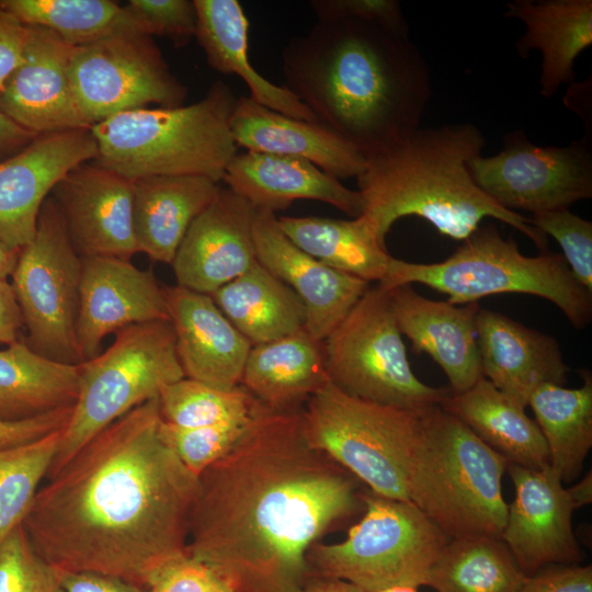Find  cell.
<instances>
[{
	"instance_id": "51",
	"label": "cell",
	"mask_w": 592,
	"mask_h": 592,
	"mask_svg": "<svg viewBox=\"0 0 592 592\" xmlns=\"http://www.w3.org/2000/svg\"><path fill=\"white\" fill-rule=\"evenodd\" d=\"M37 136L0 112V161L22 150Z\"/></svg>"
},
{
	"instance_id": "32",
	"label": "cell",
	"mask_w": 592,
	"mask_h": 592,
	"mask_svg": "<svg viewBox=\"0 0 592 592\" xmlns=\"http://www.w3.org/2000/svg\"><path fill=\"white\" fill-rule=\"evenodd\" d=\"M210 296L252 345L305 329L306 311L299 297L259 262Z\"/></svg>"
},
{
	"instance_id": "24",
	"label": "cell",
	"mask_w": 592,
	"mask_h": 592,
	"mask_svg": "<svg viewBox=\"0 0 592 592\" xmlns=\"http://www.w3.org/2000/svg\"><path fill=\"white\" fill-rule=\"evenodd\" d=\"M476 334L482 376L522 406L542 385L566 384L569 367L555 338L485 308Z\"/></svg>"
},
{
	"instance_id": "9",
	"label": "cell",
	"mask_w": 592,
	"mask_h": 592,
	"mask_svg": "<svg viewBox=\"0 0 592 592\" xmlns=\"http://www.w3.org/2000/svg\"><path fill=\"white\" fill-rule=\"evenodd\" d=\"M364 514L335 544L314 543L311 576L346 581L362 592L426 584L449 537L412 502L363 492Z\"/></svg>"
},
{
	"instance_id": "54",
	"label": "cell",
	"mask_w": 592,
	"mask_h": 592,
	"mask_svg": "<svg viewBox=\"0 0 592 592\" xmlns=\"http://www.w3.org/2000/svg\"><path fill=\"white\" fill-rule=\"evenodd\" d=\"M19 252L8 248L0 240V278L7 280L11 276L18 261Z\"/></svg>"
},
{
	"instance_id": "35",
	"label": "cell",
	"mask_w": 592,
	"mask_h": 592,
	"mask_svg": "<svg viewBox=\"0 0 592 592\" xmlns=\"http://www.w3.org/2000/svg\"><path fill=\"white\" fill-rule=\"evenodd\" d=\"M579 388L545 384L528 400L536 423L545 439L549 465L563 483L581 474L592 447V375L580 372Z\"/></svg>"
},
{
	"instance_id": "26",
	"label": "cell",
	"mask_w": 592,
	"mask_h": 592,
	"mask_svg": "<svg viewBox=\"0 0 592 592\" xmlns=\"http://www.w3.org/2000/svg\"><path fill=\"white\" fill-rule=\"evenodd\" d=\"M230 132L236 145L247 151L303 158L339 180L357 178L365 168V156L337 133L271 110L250 96L237 99Z\"/></svg>"
},
{
	"instance_id": "11",
	"label": "cell",
	"mask_w": 592,
	"mask_h": 592,
	"mask_svg": "<svg viewBox=\"0 0 592 592\" xmlns=\"http://www.w3.org/2000/svg\"><path fill=\"white\" fill-rule=\"evenodd\" d=\"M329 380L355 398L422 413L441 406L451 389L422 383L412 372L389 291L363 294L323 340Z\"/></svg>"
},
{
	"instance_id": "20",
	"label": "cell",
	"mask_w": 592,
	"mask_h": 592,
	"mask_svg": "<svg viewBox=\"0 0 592 592\" xmlns=\"http://www.w3.org/2000/svg\"><path fill=\"white\" fill-rule=\"evenodd\" d=\"M252 239L258 262L301 300L305 329L318 341L329 335L369 287L368 282L327 266L299 249L284 235L274 213L254 209Z\"/></svg>"
},
{
	"instance_id": "36",
	"label": "cell",
	"mask_w": 592,
	"mask_h": 592,
	"mask_svg": "<svg viewBox=\"0 0 592 592\" xmlns=\"http://www.w3.org/2000/svg\"><path fill=\"white\" fill-rule=\"evenodd\" d=\"M527 576L500 537L449 538L426 584L436 592H519Z\"/></svg>"
},
{
	"instance_id": "34",
	"label": "cell",
	"mask_w": 592,
	"mask_h": 592,
	"mask_svg": "<svg viewBox=\"0 0 592 592\" xmlns=\"http://www.w3.org/2000/svg\"><path fill=\"white\" fill-rule=\"evenodd\" d=\"M277 223L294 244L327 266L368 283H379L387 272L391 255L363 216H283Z\"/></svg>"
},
{
	"instance_id": "18",
	"label": "cell",
	"mask_w": 592,
	"mask_h": 592,
	"mask_svg": "<svg viewBox=\"0 0 592 592\" xmlns=\"http://www.w3.org/2000/svg\"><path fill=\"white\" fill-rule=\"evenodd\" d=\"M81 259L76 340L82 362L95 357L111 333L137 323L169 320L163 286L152 271L119 258Z\"/></svg>"
},
{
	"instance_id": "12",
	"label": "cell",
	"mask_w": 592,
	"mask_h": 592,
	"mask_svg": "<svg viewBox=\"0 0 592 592\" xmlns=\"http://www.w3.org/2000/svg\"><path fill=\"white\" fill-rule=\"evenodd\" d=\"M81 271L82 259L49 195L34 238L19 252L11 286L27 329V345L68 364L82 363L76 340Z\"/></svg>"
},
{
	"instance_id": "15",
	"label": "cell",
	"mask_w": 592,
	"mask_h": 592,
	"mask_svg": "<svg viewBox=\"0 0 592 592\" xmlns=\"http://www.w3.org/2000/svg\"><path fill=\"white\" fill-rule=\"evenodd\" d=\"M514 499L500 538L528 577L547 565H578L584 554L572 530L576 510L550 465L531 469L509 464Z\"/></svg>"
},
{
	"instance_id": "53",
	"label": "cell",
	"mask_w": 592,
	"mask_h": 592,
	"mask_svg": "<svg viewBox=\"0 0 592 592\" xmlns=\"http://www.w3.org/2000/svg\"><path fill=\"white\" fill-rule=\"evenodd\" d=\"M574 509L582 508L592 502V474L589 471L580 481L567 488Z\"/></svg>"
},
{
	"instance_id": "3",
	"label": "cell",
	"mask_w": 592,
	"mask_h": 592,
	"mask_svg": "<svg viewBox=\"0 0 592 592\" xmlns=\"http://www.w3.org/2000/svg\"><path fill=\"white\" fill-rule=\"evenodd\" d=\"M282 69L283 86L316 121L365 157L415 132L432 94L409 35L374 21L318 20L287 42Z\"/></svg>"
},
{
	"instance_id": "33",
	"label": "cell",
	"mask_w": 592,
	"mask_h": 592,
	"mask_svg": "<svg viewBox=\"0 0 592 592\" xmlns=\"http://www.w3.org/2000/svg\"><path fill=\"white\" fill-rule=\"evenodd\" d=\"M79 364L41 355L25 341L0 350V420H22L73 407Z\"/></svg>"
},
{
	"instance_id": "37",
	"label": "cell",
	"mask_w": 592,
	"mask_h": 592,
	"mask_svg": "<svg viewBox=\"0 0 592 592\" xmlns=\"http://www.w3.org/2000/svg\"><path fill=\"white\" fill-rule=\"evenodd\" d=\"M0 4L24 25L46 29L71 47L143 33L126 7L111 0H0Z\"/></svg>"
},
{
	"instance_id": "43",
	"label": "cell",
	"mask_w": 592,
	"mask_h": 592,
	"mask_svg": "<svg viewBox=\"0 0 592 592\" xmlns=\"http://www.w3.org/2000/svg\"><path fill=\"white\" fill-rule=\"evenodd\" d=\"M125 7L146 35L167 37L177 47L195 37L197 14L193 0H129Z\"/></svg>"
},
{
	"instance_id": "22",
	"label": "cell",
	"mask_w": 592,
	"mask_h": 592,
	"mask_svg": "<svg viewBox=\"0 0 592 592\" xmlns=\"http://www.w3.org/2000/svg\"><path fill=\"white\" fill-rule=\"evenodd\" d=\"M177 354L185 377L220 389L240 385L252 346L210 295L163 286Z\"/></svg>"
},
{
	"instance_id": "14",
	"label": "cell",
	"mask_w": 592,
	"mask_h": 592,
	"mask_svg": "<svg viewBox=\"0 0 592 592\" xmlns=\"http://www.w3.org/2000/svg\"><path fill=\"white\" fill-rule=\"evenodd\" d=\"M475 183L492 200L532 214L569 208L592 197V153L585 140L538 146L515 129L500 152L469 162Z\"/></svg>"
},
{
	"instance_id": "7",
	"label": "cell",
	"mask_w": 592,
	"mask_h": 592,
	"mask_svg": "<svg viewBox=\"0 0 592 592\" xmlns=\"http://www.w3.org/2000/svg\"><path fill=\"white\" fill-rule=\"evenodd\" d=\"M413 283L448 295L447 301L453 305L521 293L551 301L577 329L587 327L592 319V293L577 281L561 254L546 249L536 257H526L496 226L479 227L442 262L413 263L391 257L377 284L389 291Z\"/></svg>"
},
{
	"instance_id": "45",
	"label": "cell",
	"mask_w": 592,
	"mask_h": 592,
	"mask_svg": "<svg viewBox=\"0 0 592 592\" xmlns=\"http://www.w3.org/2000/svg\"><path fill=\"white\" fill-rule=\"evenodd\" d=\"M318 20L360 19L377 22L395 32L408 34L409 25L396 0H314Z\"/></svg>"
},
{
	"instance_id": "13",
	"label": "cell",
	"mask_w": 592,
	"mask_h": 592,
	"mask_svg": "<svg viewBox=\"0 0 592 592\" xmlns=\"http://www.w3.org/2000/svg\"><path fill=\"white\" fill-rule=\"evenodd\" d=\"M69 79L90 128L122 112L183 105L187 88L171 72L153 37L116 34L72 47Z\"/></svg>"
},
{
	"instance_id": "2",
	"label": "cell",
	"mask_w": 592,
	"mask_h": 592,
	"mask_svg": "<svg viewBox=\"0 0 592 592\" xmlns=\"http://www.w3.org/2000/svg\"><path fill=\"white\" fill-rule=\"evenodd\" d=\"M160 423L156 397L96 434L39 488L22 525L55 569L148 589L187 554L198 477L162 441Z\"/></svg>"
},
{
	"instance_id": "42",
	"label": "cell",
	"mask_w": 592,
	"mask_h": 592,
	"mask_svg": "<svg viewBox=\"0 0 592 592\" xmlns=\"http://www.w3.org/2000/svg\"><path fill=\"white\" fill-rule=\"evenodd\" d=\"M531 221L555 238L573 276L592 293V223L569 208L533 214Z\"/></svg>"
},
{
	"instance_id": "39",
	"label": "cell",
	"mask_w": 592,
	"mask_h": 592,
	"mask_svg": "<svg viewBox=\"0 0 592 592\" xmlns=\"http://www.w3.org/2000/svg\"><path fill=\"white\" fill-rule=\"evenodd\" d=\"M158 399L162 421L185 429L247 419L258 403L241 385L226 390L187 377L166 386Z\"/></svg>"
},
{
	"instance_id": "31",
	"label": "cell",
	"mask_w": 592,
	"mask_h": 592,
	"mask_svg": "<svg viewBox=\"0 0 592 592\" xmlns=\"http://www.w3.org/2000/svg\"><path fill=\"white\" fill-rule=\"evenodd\" d=\"M509 464L543 469L549 466L545 439L525 408L485 377L463 392H451L441 403Z\"/></svg>"
},
{
	"instance_id": "23",
	"label": "cell",
	"mask_w": 592,
	"mask_h": 592,
	"mask_svg": "<svg viewBox=\"0 0 592 592\" xmlns=\"http://www.w3.org/2000/svg\"><path fill=\"white\" fill-rule=\"evenodd\" d=\"M401 334L414 353H428L443 369L453 392H463L482 378L476 334L477 303L453 305L420 295L410 284L389 289Z\"/></svg>"
},
{
	"instance_id": "48",
	"label": "cell",
	"mask_w": 592,
	"mask_h": 592,
	"mask_svg": "<svg viewBox=\"0 0 592 592\" xmlns=\"http://www.w3.org/2000/svg\"><path fill=\"white\" fill-rule=\"evenodd\" d=\"M27 26L0 4V89L22 58Z\"/></svg>"
},
{
	"instance_id": "4",
	"label": "cell",
	"mask_w": 592,
	"mask_h": 592,
	"mask_svg": "<svg viewBox=\"0 0 592 592\" xmlns=\"http://www.w3.org/2000/svg\"><path fill=\"white\" fill-rule=\"evenodd\" d=\"M485 136L469 123L419 127L407 138L366 156L357 179L363 216L386 246L391 226L418 216L464 241L491 217L530 238L540 250L547 236L517 212L506 209L473 180L469 162L481 155Z\"/></svg>"
},
{
	"instance_id": "55",
	"label": "cell",
	"mask_w": 592,
	"mask_h": 592,
	"mask_svg": "<svg viewBox=\"0 0 592 592\" xmlns=\"http://www.w3.org/2000/svg\"><path fill=\"white\" fill-rule=\"evenodd\" d=\"M379 592H418V591H417V588H412V587H395V588H389Z\"/></svg>"
},
{
	"instance_id": "41",
	"label": "cell",
	"mask_w": 592,
	"mask_h": 592,
	"mask_svg": "<svg viewBox=\"0 0 592 592\" xmlns=\"http://www.w3.org/2000/svg\"><path fill=\"white\" fill-rule=\"evenodd\" d=\"M250 417L192 429L178 428L161 419L159 433L162 441L182 464L198 477L229 452L244 430Z\"/></svg>"
},
{
	"instance_id": "8",
	"label": "cell",
	"mask_w": 592,
	"mask_h": 592,
	"mask_svg": "<svg viewBox=\"0 0 592 592\" xmlns=\"http://www.w3.org/2000/svg\"><path fill=\"white\" fill-rule=\"evenodd\" d=\"M170 320L126 327L79 364V389L47 477L110 424L184 378Z\"/></svg>"
},
{
	"instance_id": "16",
	"label": "cell",
	"mask_w": 592,
	"mask_h": 592,
	"mask_svg": "<svg viewBox=\"0 0 592 592\" xmlns=\"http://www.w3.org/2000/svg\"><path fill=\"white\" fill-rule=\"evenodd\" d=\"M90 128L38 135L0 161V240L20 251L35 236L41 208L55 185L77 166L92 161Z\"/></svg>"
},
{
	"instance_id": "52",
	"label": "cell",
	"mask_w": 592,
	"mask_h": 592,
	"mask_svg": "<svg viewBox=\"0 0 592 592\" xmlns=\"http://www.w3.org/2000/svg\"><path fill=\"white\" fill-rule=\"evenodd\" d=\"M297 592H362L353 584L332 578L311 576Z\"/></svg>"
},
{
	"instance_id": "6",
	"label": "cell",
	"mask_w": 592,
	"mask_h": 592,
	"mask_svg": "<svg viewBox=\"0 0 592 592\" xmlns=\"http://www.w3.org/2000/svg\"><path fill=\"white\" fill-rule=\"evenodd\" d=\"M508 465L458 418L435 406L419 417L408 463L410 502L449 538L500 537L508 513L502 494Z\"/></svg>"
},
{
	"instance_id": "38",
	"label": "cell",
	"mask_w": 592,
	"mask_h": 592,
	"mask_svg": "<svg viewBox=\"0 0 592 592\" xmlns=\"http://www.w3.org/2000/svg\"><path fill=\"white\" fill-rule=\"evenodd\" d=\"M61 431L0 451V545L23 524L54 462Z\"/></svg>"
},
{
	"instance_id": "19",
	"label": "cell",
	"mask_w": 592,
	"mask_h": 592,
	"mask_svg": "<svg viewBox=\"0 0 592 592\" xmlns=\"http://www.w3.org/2000/svg\"><path fill=\"white\" fill-rule=\"evenodd\" d=\"M71 52L53 32L27 26L21 61L0 89V112L36 135L89 128L69 79Z\"/></svg>"
},
{
	"instance_id": "50",
	"label": "cell",
	"mask_w": 592,
	"mask_h": 592,
	"mask_svg": "<svg viewBox=\"0 0 592 592\" xmlns=\"http://www.w3.org/2000/svg\"><path fill=\"white\" fill-rule=\"evenodd\" d=\"M22 325L21 310L11 283L0 278V344L9 345L16 341Z\"/></svg>"
},
{
	"instance_id": "21",
	"label": "cell",
	"mask_w": 592,
	"mask_h": 592,
	"mask_svg": "<svg viewBox=\"0 0 592 592\" xmlns=\"http://www.w3.org/2000/svg\"><path fill=\"white\" fill-rule=\"evenodd\" d=\"M253 207L229 189L193 220L172 262L177 285L212 295L257 262Z\"/></svg>"
},
{
	"instance_id": "40",
	"label": "cell",
	"mask_w": 592,
	"mask_h": 592,
	"mask_svg": "<svg viewBox=\"0 0 592 592\" xmlns=\"http://www.w3.org/2000/svg\"><path fill=\"white\" fill-rule=\"evenodd\" d=\"M0 592H64L60 572L37 554L23 525L0 545Z\"/></svg>"
},
{
	"instance_id": "44",
	"label": "cell",
	"mask_w": 592,
	"mask_h": 592,
	"mask_svg": "<svg viewBox=\"0 0 592 592\" xmlns=\"http://www.w3.org/2000/svg\"><path fill=\"white\" fill-rule=\"evenodd\" d=\"M148 589L150 592H237L210 567L187 554L169 562Z\"/></svg>"
},
{
	"instance_id": "1",
	"label": "cell",
	"mask_w": 592,
	"mask_h": 592,
	"mask_svg": "<svg viewBox=\"0 0 592 592\" xmlns=\"http://www.w3.org/2000/svg\"><path fill=\"white\" fill-rule=\"evenodd\" d=\"M356 478L308 441L303 409L257 403L239 439L198 476L187 555L237 592H297L306 555L364 508Z\"/></svg>"
},
{
	"instance_id": "30",
	"label": "cell",
	"mask_w": 592,
	"mask_h": 592,
	"mask_svg": "<svg viewBox=\"0 0 592 592\" xmlns=\"http://www.w3.org/2000/svg\"><path fill=\"white\" fill-rule=\"evenodd\" d=\"M197 14L195 38L214 70L238 76L258 103L298 119L317 122L284 86L254 69L248 55L249 20L237 0H193ZM318 123V122H317Z\"/></svg>"
},
{
	"instance_id": "47",
	"label": "cell",
	"mask_w": 592,
	"mask_h": 592,
	"mask_svg": "<svg viewBox=\"0 0 592 592\" xmlns=\"http://www.w3.org/2000/svg\"><path fill=\"white\" fill-rule=\"evenodd\" d=\"M72 407L22 420H0V451L42 439L67 424Z\"/></svg>"
},
{
	"instance_id": "49",
	"label": "cell",
	"mask_w": 592,
	"mask_h": 592,
	"mask_svg": "<svg viewBox=\"0 0 592 592\" xmlns=\"http://www.w3.org/2000/svg\"><path fill=\"white\" fill-rule=\"evenodd\" d=\"M59 572L64 592H150L147 588L100 573Z\"/></svg>"
},
{
	"instance_id": "28",
	"label": "cell",
	"mask_w": 592,
	"mask_h": 592,
	"mask_svg": "<svg viewBox=\"0 0 592 592\" xmlns=\"http://www.w3.org/2000/svg\"><path fill=\"white\" fill-rule=\"evenodd\" d=\"M221 186L205 177L159 175L133 180V230L138 252L172 264L193 220Z\"/></svg>"
},
{
	"instance_id": "17",
	"label": "cell",
	"mask_w": 592,
	"mask_h": 592,
	"mask_svg": "<svg viewBox=\"0 0 592 592\" xmlns=\"http://www.w3.org/2000/svg\"><path fill=\"white\" fill-rule=\"evenodd\" d=\"M69 239L81 258L129 260L138 252L133 230V181L93 161L70 170L53 189Z\"/></svg>"
},
{
	"instance_id": "27",
	"label": "cell",
	"mask_w": 592,
	"mask_h": 592,
	"mask_svg": "<svg viewBox=\"0 0 592 592\" xmlns=\"http://www.w3.org/2000/svg\"><path fill=\"white\" fill-rule=\"evenodd\" d=\"M506 18L521 20L525 33L516 41L521 58L542 54L539 92L550 98L563 83H573L574 60L592 44V0H514Z\"/></svg>"
},
{
	"instance_id": "10",
	"label": "cell",
	"mask_w": 592,
	"mask_h": 592,
	"mask_svg": "<svg viewBox=\"0 0 592 592\" xmlns=\"http://www.w3.org/2000/svg\"><path fill=\"white\" fill-rule=\"evenodd\" d=\"M420 413L348 395L330 380L303 408L309 443L369 491L410 502L408 463Z\"/></svg>"
},
{
	"instance_id": "5",
	"label": "cell",
	"mask_w": 592,
	"mask_h": 592,
	"mask_svg": "<svg viewBox=\"0 0 592 592\" xmlns=\"http://www.w3.org/2000/svg\"><path fill=\"white\" fill-rule=\"evenodd\" d=\"M237 96L221 80L189 105L137 109L90 127L95 164L129 180L197 175L217 183L238 152L230 132Z\"/></svg>"
},
{
	"instance_id": "46",
	"label": "cell",
	"mask_w": 592,
	"mask_h": 592,
	"mask_svg": "<svg viewBox=\"0 0 592 592\" xmlns=\"http://www.w3.org/2000/svg\"><path fill=\"white\" fill-rule=\"evenodd\" d=\"M519 592H592V567L544 566L526 578Z\"/></svg>"
},
{
	"instance_id": "25",
	"label": "cell",
	"mask_w": 592,
	"mask_h": 592,
	"mask_svg": "<svg viewBox=\"0 0 592 592\" xmlns=\"http://www.w3.org/2000/svg\"><path fill=\"white\" fill-rule=\"evenodd\" d=\"M223 181L254 209L274 214L297 200L327 203L352 218L364 210V200L357 190L346 187L338 178L298 157L237 152L228 163Z\"/></svg>"
},
{
	"instance_id": "29",
	"label": "cell",
	"mask_w": 592,
	"mask_h": 592,
	"mask_svg": "<svg viewBox=\"0 0 592 592\" xmlns=\"http://www.w3.org/2000/svg\"><path fill=\"white\" fill-rule=\"evenodd\" d=\"M328 382L323 341L301 329L252 345L240 385L270 409L297 410Z\"/></svg>"
}]
</instances>
